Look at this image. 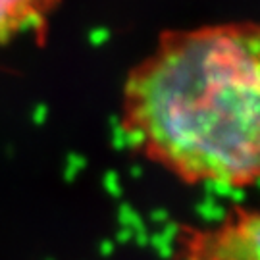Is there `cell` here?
I'll return each instance as SVG.
<instances>
[{
  "label": "cell",
  "mask_w": 260,
  "mask_h": 260,
  "mask_svg": "<svg viewBox=\"0 0 260 260\" xmlns=\"http://www.w3.org/2000/svg\"><path fill=\"white\" fill-rule=\"evenodd\" d=\"M62 0H0V47L31 39L47 43L48 27Z\"/></svg>",
  "instance_id": "cell-3"
},
{
  "label": "cell",
  "mask_w": 260,
  "mask_h": 260,
  "mask_svg": "<svg viewBox=\"0 0 260 260\" xmlns=\"http://www.w3.org/2000/svg\"><path fill=\"white\" fill-rule=\"evenodd\" d=\"M260 31L254 21L168 29L121 89L127 147L187 183L258 177Z\"/></svg>",
  "instance_id": "cell-1"
},
{
  "label": "cell",
  "mask_w": 260,
  "mask_h": 260,
  "mask_svg": "<svg viewBox=\"0 0 260 260\" xmlns=\"http://www.w3.org/2000/svg\"><path fill=\"white\" fill-rule=\"evenodd\" d=\"M183 260H258V216L235 210L206 230H185L179 239Z\"/></svg>",
  "instance_id": "cell-2"
}]
</instances>
